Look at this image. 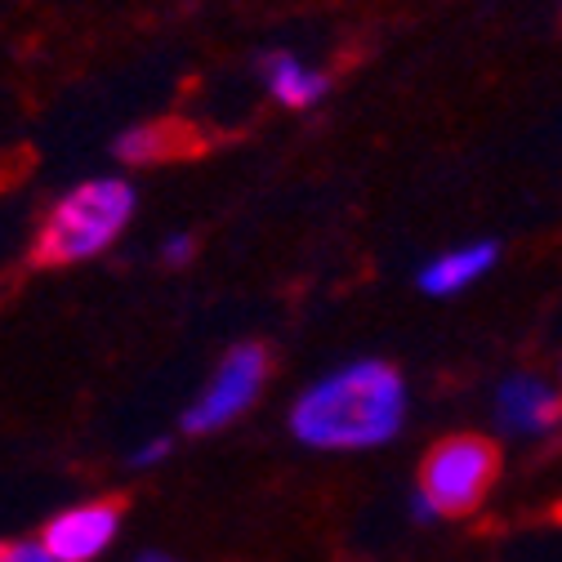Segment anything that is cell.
Masks as SVG:
<instances>
[{"label":"cell","instance_id":"5b68a950","mask_svg":"<svg viewBox=\"0 0 562 562\" xmlns=\"http://www.w3.org/2000/svg\"><path fill=\"white\" fill-rule=\"evenodd\" d=\"M121 536V505L116 501H86L45 522L36 536L54 562H94L103 558Z\"/></svg>","mask_w":562,"mask_h":562},{"label":"cell","instance_id":"3957f363","mask_svg":"<svg viewBox=\"0 0 562 562\" xmlns=\"http://www.w3.org/2000/svg\"><path fill=\"white\" fill-rule=\"evenodd\" d=\"M496 473H501V456L486 438H473V434L447 438L425 456L419 486H415V514L464 518L486 501V491L496 486Z\"/></svg>","mask_w":562,"mask_h":562},{"label":"cell","instance_id":"6da1fadb","mask_svg":"<svg viewBox=\"0 0 562 562\" xmlns=\"http://www.w3.org/2000/svg\"><path fill=\"white\" fill-rule=\"evenodd\" d=\"M406 425V380L380 362H348L308 384L291 406V434L313 451H375Z\"/></svg>","mask_w":562,"mask_h":562},{"label":"cell","instance_id":"9c48e42d","mask_svg":"<svg viewBox=\"0 0 562 562\" xmlns=\"http://www.w3.org/2000/svg\"><path fill=\"white\" fill-rule=\"evenodd\" d=\"M179 130L175 125H134V130H125L121 138H116V157L125 161V166H157V161H166V157H175L179 153Z\"/></svg>","mask_w":562,"mask_h":562},{"label":"cell","instance_id":"7c38bea8","mask_svg":"<svg viewBox=\"0 0 562 562\" xmlns=\"http://www.w3.org/2000/svg\"><path fill=\"white\" fill-rule=\"evenodd\" d=\"M161 255H166V263H188V259H192V237H188V233H175V237H166Z\"/></svg>","mask_w":562,"mask_h":562},{"label":"cell","instance_id":"4fadbf2b","mask_svg":"<svg viewBox=\"0 0 562 562\" xmlns=\"http://www.w3.org/2000/svg\"><path fill=\"white\" fill-rule=\"evenodd\" d=\"M144 562H170V558H144Z\"/></svg>","mask_w":562,"mask_h":562},{"label":"cell","instance_id":"52a82bcc","mask_svg":"<svg viewBox=\"0 0 562 562\" xmlns=\"http://www.w3.org/2000/svg\"><path fill=\"white\" fill-rule=\"evenodd\" d=\"M496 241H473V246H456V250H442L438 259H429L419 268V291L434 295V300H447V295H460L464 286L496 263Z\"/></svg>","mask_w":562,"mask_h":562},{"label":"cell","instance_id":"277c9868","mask_svg":"<svg viewBox=\"0 0 562 562\" xmlns=\"http://www.w3.org/2000/svg\"><path fill=\"white\" fill-rule=\"evenodd\" d=\"M268 380V353L259 344H237L224 353V362L215 367V375L205 380V389L192 397V406L183 411V434L201 438V434H220L228 429L237 415H246Z\"/></svg>","mask_w":562,"mask_h":562},{"label":"cell","instance_id":"ba28073f","mask_svg":"<svg viewBox=\"0 0 562 562\" xmlns=\"http://www.w3.org/2000/svg\"><path fill=\"white\" fill-rule=\"evenodd\" d=\"M259 77L268 86V94L286 108H313L326 94V77L317 67H308L304 58L286 54V49H272L259 58Z\"/></svg>","mask_w":562,"mask_h":562},{"label":"cell","instance_id":"7a4b0ae2","mask_svg":"<svg viewBox=\"0 0 562 562\" xmlns=\"http://www.w3.org/2000/svg\"><path fill=\"white\" fill-rule=\"evenodd\" d=\"M134 188L116 175L86 179L72 192H63L36 233V263H86L116 246V237L134 220Z\"/></svg>","mask_w":562,"mask_h":562},{"label":"cell","instance_id":"30bf717a","mask_svg":"<svg viewBox=\"0 0 562 562\" xmlns=\"http://www.w3.org/2000/svg\"><path fill=\"white\" fill-rule=\"evenodd\" d=\"M0 562H54L41 540H10L0 544Z\"/></svg>","mask_w":562,"mask_h":562},{"label":"cell","instance_id":"8992f818","mask_svg":"<svg viewBox=\"0 0 562 562\" xmlns=\"http://www.w3.org/2000/svg\"><path fill=\"white\" fill-rule=\"evenodd\" d=\"M496 419L509 434H549L562 419V393L536 375H509L496 389Z\"/></svg>","mask_w":562,"mask_h":562},{"label":"cell","instance_id":"8fae6325","mask_svg":"<svg viewBox=\"0 0 562 562\" xmlns=\"http://www.w3.org/2000/svg\"><path fill=\"white\" fill-rule=\"evenodd\" d=\"M166 456H170V438H148L144 447H134V456H130V460H134L138 469H153V464H161Z\"/></svg>","mask_w":562,"mask_h":562}]
</instances>
